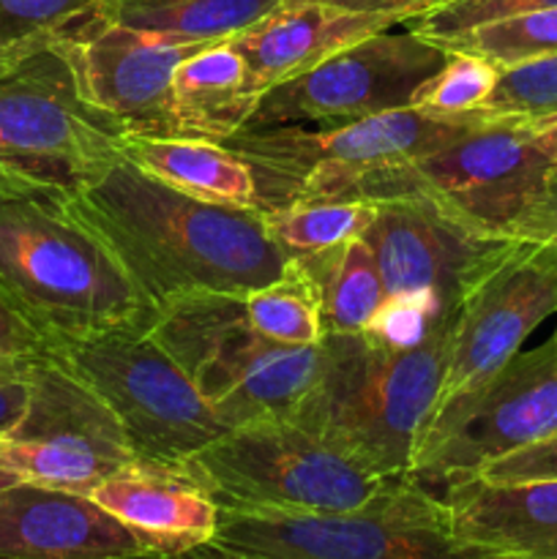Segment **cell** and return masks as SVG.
<instances>
[{"mask_svg": "<svg viewBox=\"0 0 557 559\" xmlns=\"http://www.w3.org/2000/svg\"><path fill=\"white\" fill-rule=\"evenodd\" d=\"M47 349V342L0 298V364H31Z\"/></svg>", "mask_w": 557, "mask_h": 559, "instance_id": "33", "label": "cell"}, {"mask_svg": "<svg viewBox=\"0 0 557 559\" xmlns=\"http://www.w3.org/2000/svg\"><path fill=\"white\" fill-rule=\"evenodd\" d=\"M322 3L339 5V9H353V11H396L410 20L426 14L435 5L446 3V0H322Z\"/></svg>", "mask_w": 557, "mask_h": 559, "instance_id": "35", "label": "cell"}, {"mask_svg": "<svg viewBox=\"0 0 557 559\" xmlns=\"http://www.w3.org/2000/svg\"><path fill=\"white\" fill-rule=\"evenodd\" d=\"M396 11H353L322 0H287L254 27L229 38L244 58L257 96L304 74L320 60L366 36L404 25Z\"/></svg>", "mask_w": 557, "mask_h": 559, "instance_id": "19", "label": "cell"}, {"mask_svg": "<svg viewBox=\"0 0 557 559\" xmlns=\"http://www.w3.org/2000/svg\"><path fill=\"white\" fill-rule=\"evenodd\" d=\"M315 278L325 333H364L386 304L380 267L364 238L295 257Z\"/></svg>", "mask_w": 557, "mask_h": 559, "instance_id": "24", "label": "cell"}, {"mask_svg": "<svg viewBox=\"0 0 557 559\" xmlns=\"http://www.w3.org/2000/svg\"><path fill=\"white\" fill-rule=\"evenodd\" d=\"M183 467L229 511H358L399 480L369 473L289 415L227 429Z\"/></svg>", "mask_w": 557, "mask_h": 559, "instance_id": "8", "label": "cell"}, {"mask_svg": "<svg viewBox=\"0 0 557 559\" xmlns=\"http://www.w3.org/2000/svg\"><path fill=\"white\" fill-rule=\"evenodd\" d=\"M555 233H557V211H555Z\"/></svg>", "mask_w": 557, "mask_h": 559, "instance_id": "40", "label": "cell"}, {"mask_svg": "<svg viewBox=\"0 0 557 559\" xmlns=\"http://www.w3.org/2000/svg\"><path fill=\"white\" fill-rule=\"evenodd\" d=\"M140 557L151 555L93 497L25 480L0 495V559Z\"/></svg>", "mask_w": 557, "mask_h": 559, "instance_id": "17", "label": "cell"}, {"mask_svg": "<svg viewBox=\"0 0 557 559\" xmlns=\"http://www.w3.org/2000/svg\"><path fill=\"white\" fill-rule=\"evenodd\" d=\"M33 189H44V186L31 183V180L11 173L5 164H0V194H14V191H33Z\"/></svg>", "mask_w": 557, "mask_h": 559, "instance_id": "37", "label": "cell"}, {"mask_svg": "<svg viewBox=\"0 0 557 559\" xmlns=\"http://www.w3.org/2000/svg\"><path fill=\"white\" fill-rule=\"evenodd\" d=\"M31 404L0 440V462L20 480L87 495L140 462L104 399L58 355H38L27 371Z\"/></svg>", "mask_w": 557, "mask_h": 559, "instance_id": "11", "label": "cell"}, {"mask_svg": "<svg viewBox=\"0 0 557 559\" xmlns=\"http://www.w3.org/2000/svg\"><path fill=\"white\" fill-rule=\"evenodd\" d=\"M375 213L377 200H309L262 211V222L289 257H304L360 238Z\"/></svg>", "mask_w": 557, "mask_h": 559, "instance_id": "25", "label": "cell"}, {"mask_svg": "<svg viewBox=\"0 0 557 559\" xmlns=\"http://www.w3.org/2000/svg\"><path fill=\"white\" fill-rule=\"evenodd\" d=\"M555 342H557V331H555Z\"/></svg>", "mask_w": 557, "mask_h": 559, "instance_id": "42", "label": "cell"}, {"mask_svg": "<svg viewBox=\"0 0 557 559\" xmlns=\"http://www.w3.org/2000/svg\"><path fill=\"white\" fill-rule=\"evenodd\" d=\"M93 500L134 533L151 557L175 559L216 538L222 506L186 467L137 462L102 480Z\"/></svg>", "mask_w": 557, "mask_h": 559, "instance_id": "18", "label": "cell"}, {"mask_svg": "<svg viewBox=\"0 0 557 559\" xmlns=\"http://www.w3.org/2000/svg\"><path fill=\"white\" fill-rule=\"evenodd\" d=\"M484 112L541 120L557 115V52L500 69Z\"/></svg>", "mask_w": 557, "mask_h": 559, "instance_id": "30", "label": "cell"}, {"mask_svg": "<svg viewBox=\"0 0 557 559\" xmlns=\"http://www.w3.org/2000/svg\"><path fill=\"white\" fill-rule=\"evenodd\" d=\"M287 0H102L98 14L173 41L216 44L240 36Z\"/></svg>", "mask_w": 557, "mask_h": 559, "instance_id": "23", "label": "cell"}, {"mask_svg": "<svg viewBox=\"0 0 557 559\" xmlns=\"http://www.w3.org/2000/svg\"><path fill=\"white\" fill-rule=\"evenodd\" d=\"M530 131H533V140L541 151L546 153L552 164L557 167V115L541 120H528Z\"/></svg>", "mask_w": 557, "mask_h": 559, "instance_id": "36", "label": "cell"}, {"mask_svg": "<svg viewBox=\"0 0 557 559\" xmlns=\"http://www.w3.org/2000/svg\"><path fill=\"white\" fill-rule=\"evenodd\" d=\"M484 115V109H475L440 118L402 107L331 123L240 129L222 145L249 164L257 207L276 211L309 200H349L366 175L413 162L459 140Z\"/></svg>", "mask_w": 557, "mask_h": 559, "instance_id": "5", "label": "cell"}, {"mask_svg": "<svg viewBox=\"0 0 557 559\" xmlns=\"http://www.w3.org/2000/svg\"><path fill=\"white\" fill-rule=\"evenodd\" d=\"M14 484H20V478H16V475L11 473L3 462H0V495H3L5 489H11Z\"/></svg>", "mask_w": 557, "mask_h": 559, "instance_id": "39", "label": "cell"}, {"mask_svg": "<svg viewBox=\"0 0 557 559\" xmlns=\"http://www.w3.org/2000/svg\"><path fill=\"white\" fill-rule=\"evenodd\" d=\"M140 559H162V557H140Z\"/></svg>", "mask_w": 557, "mask_h": 559, "instance_id": "41", "label": "cell"}, {"mask_svg": "<svg viewBox=\"0 0 557 559\" xmlns=\"http://www.w3.org/2000/svg\"><path fill=\"white\" fill-rule=\"evenodd\" d=\"M446 60L448 49L437 41L407 25L388 27L262 93L246 129L331 123L413 107Z\"/></svg>", "mask_w": 557, "mask_h": 559, "instance_id": "13", "label": "cell"}, {"mask_svg": "<svg viewBox=\"0 0 557 559\" xmlns=\"http://www.w3.org/2000/svg\"><path fill=\"white\" fill-rule=\"evenodd\" d=\"M227 429L289 415L315 385L322 347L271 342L249 322L244 295L194 293L169 300L147 325Z\"/></svg>", "mask_w": 557, "mask_h": 559, "instance_id": "6", "label": "cell"}, {"mask_svg": "<svg viewBox=\"0 0 557 559\" xmlns=\"http://www.w3.org/2000/svg\"><path fill=\"white\" fill-rule=\"evenodd\" d=\"M552 314H557V233L519 240L462 300L426 431L491 380Z\"/></svg>", "mask_w": 557, "mask_h": 559, "instance_id": "14", "label": "cell"}, {"mask_svg": "<svg viewBox=\"0 0 557 559\" xmlns=\"http://www.w3.org/2000/svg\"><path fill=\"white\" fill-rule=\"evenodd\" d=\"M475 478L486 484H528V480H557V435L508 456L486 464Z\"/></svg>", "mask_w": 557, "mask_h": 559, "instance_id": "32", "label": "cell"}, {"mask_svg": "<svg viewBox=\"0 0 557 559\" xmlns=\"http://www.w3.org/2000/svg\"><path fill=\"white\" fill-rule=\"evenodd\" d=\"M557 435V342L519 349L467 402L431 426L415 453V484L475 478L495 459Z\"/></svg>", "mask_w": 557, "mask_h": 559, "instance_id": "12", "label": "cell"}, {"mask_svg": "<svg viewBox=\"0 0 557 559\" xmlns=\"http://www.w3.org/2000/svg\"><path fill=\"white\" fill-rule=\"evenodd\" d=\"M120 156L151 178L197 200L260 211L249 164L222 142L200 136L126 134L120 140Z\"/></svg>", "mask_w": 557, "mask_h": 559, "instance_id": "21", "label": "cell"}, {"mask_svg": "<svg viewBox=\"0 0 557 559\" xmlns=\"http://www.w3.org/2000/svg\"><path fill=\"white\" fill-rule=\"evenodd\" d=\"M459 309L420 342L391 347L369 333H325L315 385L289 418L380 478H410L451 355Z\"/></svg>", "mask_w": 557, "mask_h": 559, "instance_id": "2", "label": "cell"}, {"mask_svg": "<svg viewBox=\"0 0 557 559\" xmlns=\"http://www.w3.org/2000/svg\"><path fill=\"white\" fill-rule=\"evenodd\" d=\"M102 0H0V66L47 41Z\"/></svg>", "mask_w": 557, "mask_h": 559, "instance_id": "29", "label": "cell"}, {"mask_svg": "<svg viewBox=\"0 0 557 559\" xmlns=\"http://www.w3.org/2000/svg\"><path fill=\"white\" fill-rule=\"evenodd\" d=\"M497 76H500V69L491 60L462 52V49H448L446 66L426 82L413 107L420 112L440 115V118L475 112L491 96Z\"/></svg>", "mask_w": 557, "mask_h": 559, "instance_id": "28", "label": "cell"}, {"mask_svg": "<svg viewBox=\"0 0 557 559\" xmlns=\"http://www.w3.org/2000/svg\"><path fill=\"white\" fill-rule=\"evenodd\" d=\"M244 309L251 325L271 342L311 347L325 336L317 284L295 257L276 282L244 295Z\"/></svg>", "mask_w": 557, "mask_h": 559, "instance_id": "26", "label": "cell"}, {"mask_svg": "<svg viewBox=\"0 0 557 559\" xmlns=\"http://www.w3.org/2000/svg\"><path fill=\"white\" fill-rule=\"evenodd\" d=\"M58 38L85 102L107 115L123 136H186L173 80L178 66L208 44L131 31L96 9L63 27Z\"/></svg>", "mask_w": 557, "mask_h": 559, "instance_id": "16", "label": "cell"}, {"mask_svg": "<svg viewBox=\"0 0 557 559\" xmlns=\"http://www.w3.org/2000/svg\"><path fill=\"white\" fill-rule=\"evenodd\" d=\"M147 325L112 328L49 353L104 399L140 462L183 467L227 426Z\"/></svg>", "mask_w": 557, "mask_h": 559, "instance_id": "10", "label": "cell"}, {"mask_svg": "<svg viewBox=\"0 0 557 559\" xmlns=\"http://www.w3.org/2000/svg\"><path fill=\"white\" fill-rule=\"evenodd\" d=\"M175 559H254V557H246V555H238V551H227V549H218V546H202V549H194L189 551V555L183 557H175Z\"/></svg>", "mask_w": 557, "mask_h": 559, "instance_id": "38", "label": "cell"}, {"mask_svg": "<svg viewBox=\"0 0 557 559\" xmlns=\"http://www.w3.org/2000/svg\"><path fill=\"white\" fill-rule=\"evenodd\" d=\"M544 9H557V0H446V3L435 5L431 11L404 22V25L418 36L446 47L448 41L473 31V27L486 25V22Z\"/></svg>", "mask_w": 557, "mask_h": 559, "instance_id": "31", "label": "cell"}, {"mask_svg": "<svg viewBox=\"0 0 557 559\" xmlns=\"http://www.w3.org/2000/svg\"><path fill=\"white\" fill-rule=\"evenodd\" d=\"M66 200L115 251L153 311L194 293L249 295L293 260L268 235L262 211L197 200L123 156L66 191Z\"/></svg>", "mask_w": 557, "mask_h": 559, "instance_id": "1", "label": "cell"}, {"mask_svg": "<svg viewBox=\"0 0 557 559\" xmlns=\"http://www.w3.org/2000/svg\"><path fill=\"white\" fill-rule=\"evenodd\" d=\"M0 298L49 349L156 317L63 189L0 194Z\"/></svg>", "mask_w": 557, "mask_h": 559, "instance_id": "3", "label": "cell"}, {"mask_svg": "<svg viewBox=\"0 0 557 559\" xmlns=\"http://www.w3.org/2000/svg\"><path fill=\"white\" fill-rule=\"evenodd\" d=\"M420 194L491 238L555 235L557 167L522 118L486 112L475 129L426 156L366 175L349 200Z\"/></svg>", "mask_w": 557, "mask_h": 559, "instance_id": "4", "label": "cell"}, {"mask_svg": "<svg viewBox=\"0 0 557 559\" xmlns=\"http://www.w3.org/2000/svg\"><path fill=\"white\" fill-rule=\"evenodd\" d=\"M211 546L254 559H502L459 540L440 495L413 478L393 480L358 511L222 508Z\"/></svg>", "mask_w": 557, "mask_h": 559, "instance_id": "7", "label": "cell"}, {"mask_svg": "<svg viewBox=\"0 0 557 559\" xmlns=\"http://www.w3.org/2000/svg\"><path fill=\"white\" fill-rule=\"evenodd\" d=\"M360 238L380 267L386 300H426L453 311L524 238H491L420 194L377 200Z\"/></svg>", "mask_w": 557, "mask_h": 559, "instance_id": "15", "label": "cell"}, {"mask_svg": "<svg viewBox=\"0 0 557 559\" xmlns=\"http://www.w3.org/2000/svg\"><path fill=\"white\" fill-rule=\"evenodd\" d=\"M440 500L464 544L502 559H557V480L464 478L446 486Z\"/></svg>", "mask_w": 557, "mask_h": 559, "instance_id": "20", "label": "cell"}, {"mask_svg": "<svg viewBox=\"0 0 557 559\" xmlns=\"http://www.w3.org/2000/svg\"><path fill=\"white\" fill-rule=\"evenodd\" d=\"M446 49L481 55V58L491 60L497 69L546 58V55L557 52V9L528 11V14L486 22V25L473 27L448 41Z\"/></svg>", "mask_w": 557, "mask_h": 559, "instance_id": "27", "label": "cell"}, {"mask_svg": "<svg viewBox=\"0 0 557 559\" xmlns=\"http://www.w3.org/2000/svg\"><path fill=\"white\" fill-rule=\"evenodd\" d=\"M123 131L85 102L58 33L0 66V164L74 191L120 158Z\"/></svg>", "mask_w": 557, "mask_h": 559, "instance_id": "9", "label": "cell"}, {"mask_svg": "<svg viewBox=\"0 0 557 559\" xmlns=\"http://www.w3.org/2000/svg\"><path fill=\"white\" fill-rule=\"evenodd\" d=\"M27 371H22V374L0 371V440H5L22 424L27 413V404H31Z\"/></svg>", "mask_w": 557, "mask_h": 559, "instance_id": "34", "label": "cell"}, {"mask_svg": "<svg viewBox=\"0 0 557 559\" xmlns=\"http://www.w3.org/2000/svg\"><path fill=\"white\" fill-rule=\"evenodd\" d=\"M173 91L183 134L213 142L246 129L260 102L244 58L229 41L208 44L186 58L175 71Z\"/></svg>", "mask_w": 557, "mask_h": 559, "instance_id": "22", "label": "cell"}]
</instances>
